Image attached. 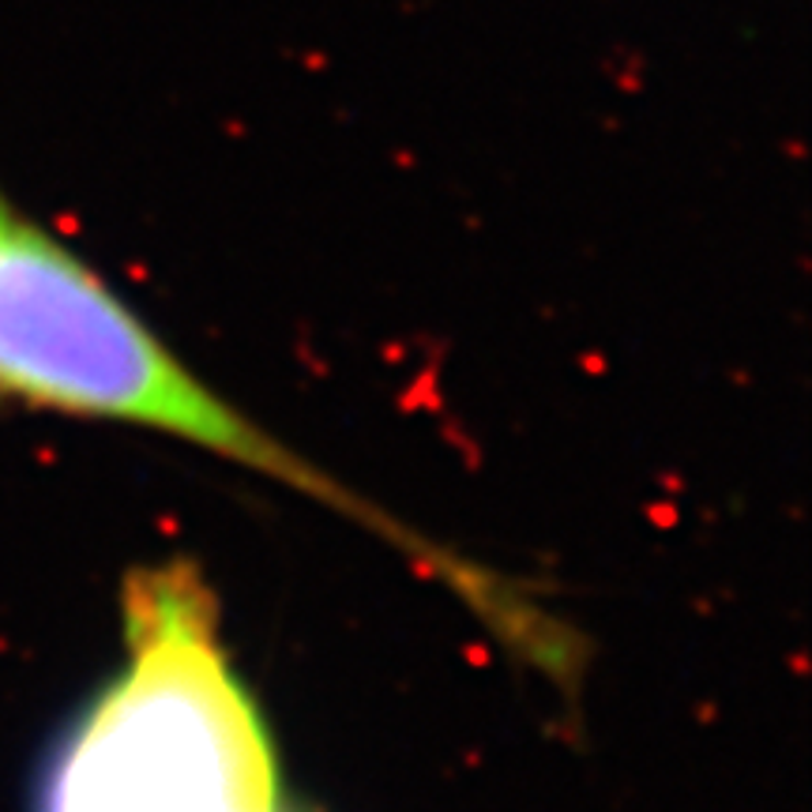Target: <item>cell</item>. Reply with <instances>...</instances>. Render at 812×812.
I'll return each mask as SVG.
<instances>
[{"instance_id": "cell-1", "label": "cell", "mask_w": 812, "mask_h": 812, "mask_svg": "<svg viewBox=\"0 0 812 812\" xmlns=\"http://www.w3.org/2000/svg\"><path fill=\"white\" fill-rule=\"evenodd\" d=\"M0 392L76 418L155 429L249 466L331 511L358 519L395 550L426 561L485 621L508 613L511 595L474 564L448 557L387 511L342 489L302 452L279 444L211 384H203L132 308L57 237L0 196Z\"/></svg>"}, {"instance_id": "cell-2", "label": "cell", "mask_w": 812, "mask_h": 812, "mask_svg": "<svg viewBox=\"0 0 812 812\" xmlns=\"http://www.w3.org/2000/svg\"><path fill=\"white\" fill-rule=\"evenodd\" d=\"M38 812H290L271 730L192 572L128 579L125 669L60 737Z\"/></svg>"}]
</instances>
